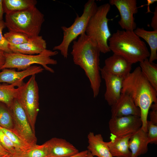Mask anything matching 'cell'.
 <instances>
[{
	"mask_svg": "<svg viewBox=\"0 0 157 157\" xmlns=\"http://www.w3.org/2000/svg\"><path fill=\"white\" fill-rule=\"evenodd\" d=\"M71 54L74 64L84 71L88 78L93 97L99 94L101 81L100 73L101 52L96 42L85 33L73 42Z\"/></svg>",
	"mask_w": 157,
	"mask_h": 157,
	"instance_id": "cell-1",
	"label": "cell"
},
{
	"mask_svg": "<svg viewBox=\"0 0 157 157\" xmlns=\"http://www.w3.org/2000/svg\"><path fill=\"white\" fill-rule=\"evenodd\" d=\"M121 93L129 95L140 108L141 128L147 132L148 115L152 104L157 103V91L145 77L139 66L124 78Z\"/></svg>",
	"mask_w": 157,
	"mask_h": 157,
	"instance_id": "cell-2",
	"label": "cell"
},
{
	"mask_svg": "<svg viewBox=\"0 0 157 157\" xmlns=\"http://www.w3.org/2000/svg\"><path fill=\"white\" fill-rule=\"evenodd\" d=\"M108 41L110 51L122 56L132 64L140 63L149 56L146 44L134 31L117 30Z\"/></svg>",
	"mask_w": 157,
	"mask_h": 157,
	"instance_id": "cell-3",
	"label": "cell"
},
{
	"mask_svg": "<svg viewBox=\"0 0 157 157\" xmlns=\"http://www.w3.org/2000/svg\"><path fill=\"white\" fill-rule=\"evenodd\" d=\"M5 18L9 31L21 32L29 37L39 35L44 21V14L35 6L6 14Z\"/></svg>",
	"mask_w": 157,
	"mask_h": 157,
	"instance_id": "cell-4",
	"label": "cell"
},
{
	"mask_svg": "<svg viewBox=\"0 0 157 157\" xmlns=\"http://www.w3.org/2000/svg\"><path fill=\"white\" fill-rule=\"evenodd\" d=\"M110 9L109 3L98 6L97 10L90 18L87 24L85 34L97 44L101 52L106 53L110 51L108 41L111 36L108 26L110 19L107 15Z\"/></svg>",
	"mask_w": 157,
	"mask_h": 157,
	"instance_id": "cell-5",
	"label": "cell"
},
{
	"mask_svg": "<svg viewBox=\"0 0 157 157\" xmlns=\"http://www.w3.org/2000/svg\"><path fill=\"white\" fill-rule=\"evenodd\" d=\"M98 6L94 0H89L85 4L83 13L81 16L77 14L73 23L69 27H61L63 31V38L61 43L54 46V51H60L65 58L68 56V50L72 42L76 40L77 37L85 33V29L88 21L96 12Z\"/></svg>",
	"mask_w": 157,
	"mask_h": 157,
	"instance_id": "cell-6",
	"label": "cell"
},
{
	"mask_svg": "<svg viewBox=\"0 0 157 157\" xmlns=\"http://www.w3.org/2000/svg\"><path fill=\"white\" fill-rule=\"evenodd\" d=\"M58 53L56 51L47 49L38 54L33 55L5 52V62L0 70L4 68L17 69L19 71L25 69L33 64H38L42 65L46 70L53 73L55 72L54 70L47 65L57 64V61L51 57Z\"/></svg>",
	"mask_w": 157,
	"mask_h": 157,
	"instance_id": "cell-7",
	"label": "cell"
},
{
	"mask_svg": "<svg viewBox=\"0 0 157 157\" xmlns=\"http://www.w3.org/2000/svg\"><path fill=\"white\" fill-rule=\"evenodd\" d=\"M16 98L25 111L29 122L35 132V124L39 110V92L35 75H33L26 83L17 87Z\"/></svg>",
	"mask_w": 157,
	"mask_h": 157,
	"instance_id": "cell-8",
	"label": "cell"
},
{
	"mask_svg": "<svg viewBox=\"0 0 157 157\" xmlns=\"http://www.w3.org/2000/svg\"><path fill=\"white\" fill-rule=\"evenodd\" d=\"M14 124L13 131L27 143L33 147L36 144L37 139L26 115L17 99L15 98L9 107Z\"/></svg>",
	"mask_w": 157,
	"mask_h": 157,
	"instance_id": "cell-9",
	"label": "cell"
},
{
	"mask_svg": "<svg viewBox=\"0 0 157 157\" xmlns=\"http://www.w3.org/2000/svg\"><path fill=\"white\" fill-rule=\"evenodd\" d=\"M109 4L114 6L119 12L120 19L118 23L125 30L134 31L136 28L134 15L138 12L136 0H110Z\"/></svg>",
	"mask_w": 157,
	"mask_h": 157,
	"instance_id": "cell-10",
	"label": "cell"
},
{
	"mask_svg": "<svg viewBox=\"0 0 157 157\" xmlns=\"http://www.w3.org/2000/svg\"><path fill=\"white\" fill-rule=\"evenodd\" d=\"M108 124L111 133L114 136H120L135 133L142 123L140 117L128 115L111 118Z\"/></svg>",
	"mask_w": 157,
	"mask_h": 157,
	"instance_id": "cell-11",
	"label": "cell"
},
{
	"mask_svg": "<svg viewBox=\"0 0 157 157\" xmlns=\"http://www.w3.org/2000/svg\"><path fill=\"white\" fill-rule=\"evenodd\" d=\"M100 73L101 78L104 80L106 85L104 99L111 106L121 95L124 78L112 74L102 68H100Z\"/></svg>",
	"mask_w": 157,
	"mask_h": 157,
	"instance_id": "cell-12",
	"label": "cell"
},
{
	"mask_svg": "<svg viewBox=\"0 0 157 157\" xmlns=\"http://www.w3.org/2000/svg\"><path fill=\"white\" fill-rule=\"evenodd\" d=\"M44 69L41 66L36 65H31L21 71H16L15 69L4 68L0 72V83L14 85L19 87L24 83L23 79L26 77L41 73Z\"/></svg>",
	"mask_w": 157,
	"mask_h": 157,
	"instance_id": "cell-13",
	"label": "cell"
},
{
	"mask_svg": "<svg viewBox=\"0 0 157 157\" xmlns=\"http://www.w3.org/2000/svg\"><path fill=\"white\" fill-rule=\"evenodd\" d=\"M111 118L128 115L140 116V110L129 95L121 94L113 104L111 106Z\"/></svg>",
	"mask_w": 157,
	"mask_h": 157,
	"instance_id": "cell-14",
	"label": "cell"
},
{
	"mask_svg": "<svg viewBox=\"0 0 157 157\" xmlns=\"http://www.w3.org/2000/svg\"><path fill=\"white\" fill-rule=\"evenodd\" d=\"M45 143L48 149L47 157H66L79 152L73 144L63 139L53 138Z\"/></svg>",
	"mask_w": 157,
	"mask_h": 157,
	"instance_id": "cell-15",
	"label": "cell"
},
{
	"mask_svg": "<svg viewBox=\"0 0 157 157\" xmlns=\"http://www.w3.org/2000/svg\"><path fill=\"white\" fill-rule=\"evenodd\" d=\"M104 64L103 69L124 78L131 72L132 65L122 56L114 53L105 60Z\"/></svg>",
	"mask_w": 157,
	"mask_h": 157,
	"instance_id": "cell-16",
	"label": "cell"
},
{
	"mask_svg": "<svg viewBox=\"0 0 157 157\" xmlns=\"http://www.w3.org/2000/svg\"><path fill=\"white\" fill-rule=\"evenodd\" d=\"M8 47L12 53L26 55L38 54L46 49V41L42 36L30 37L28 41L17 45L8 44Z\"/></svg>",
	"mask_w": 157,
	"mask_h": 157,
	"instance_id": "cell-17",
	"label": "cell"
},
{
	"mask_svg": "<svg viewBox=\"0 0 157 157\" xmlns=\"http://www.w3.org/2000/svg\"><path fill=\"white\" fill-rule=\"evenodd\" d=\"M149 143L147 132L140 128L131 136L129 142L131 157H138L146 154L148 151Z\"/></svg>",
	"mask_w": 157,
	"mask_h": 157,
	"instance_id": "cell-18",
	"label": "cell"
},
{
	"mask_svg": "<svg viewBox=\"0 0 157 157\" xmlns=\"http://www.w3.org/2000/svg\"><path fill=\"white\" fill-rule=\"evenodd\" d=\"M133 134L115 136L110 141L106 142L113 157H131L129 142Z\"/></svg>",
	"mask_w": 157,
	"mask_h": 157,
	"instance_id": "cell-19",
	"label": "cell"
},
{
	"mask_svg": "<svg viewBox=\"0 0 157 157\" xmlns=\"http://www.w3.org/2000/svg\"><path fill=\"white\" fill-rule=\"evenodd\" d=\"M87 138L88 143V150L94 156L113 157L101 134L95 135L93 132H90Z\"/></svg>",
	"mask_w": 157,
	"mask_h": 157,
	"instance_id": "cell-20",
	"label": "cell"
},
{
	"mask_svg": "<svg viewBox=\"0 0 157 157\" xmlns=\"http://www.w3.org/2000/svg\"><path fill=\"white\" fill-rule=\"evenodd\" d=\"M140 38L144 40L149 46L150 49L149 60L151 62L157 59V30L147 31L143 28H136L134 31Z\"/></svg>",
	"mask_w": 157,
	"mask_h": 157,
	"instance_id": "cell-21",
	"label": "cell"
},
{
	"mask_svg": "<svg viewBox=\"0 0 157 157\" xmlns=\"http://www.w3.org/2000/svg\"><path fill=\"white\" fill-rule=\"evenodd\" d=\"M36 0H3L4 13H10L20 11L35 6Z\"/></svg>",
	"mask_w": 157,
	"mask_h": 157,
	"instance_id": "cell-22",
	"label": "cell"
},
{
	"mask_svg": "<svg viewBox=\"0 0 157 157\" xmlns=\"http://www.w3.org/2000/svg\"><path fill=\"white\" fill-rule=\"evenodd\" d=\"M140 63V67L145 77L157 91V65L147 58Z\"/></svg>",
	"mask_w": 157,
	"mask_h": 157,
	"instance_id": "cell-23",
	"label": "cell"
},
{
	"mask_svg": "<svg viewBox=\"0 0 157 157\" xmlns=\"http://www.w3.org/2000/svg\"><path fill=\"white\" fill-rule=\"evenodd\" d=\"M14 85L0 83V102L10 107L14 99L17 97L18 88Z\"/></svg>",
	"mask_w": 157,
	"mask_h": 157,
	"instance_id": "cell-24",
	"label": "cell"
},
{
	"mask_svg": "<svg viewBox=\"0 0 157 157\" xmlns=\"http://www.w3.org/2000/svg\"><path fill=\"white\" fill-rule=\"evenodd\" d=\"M0 126L13 131L14 124L10 109L4 104L0 102Z\"/></svg>",
	"mask_w": 157,
	"mask_h": 157,
	"instance_id": "cell-25",
	"label": "cell"
},
{
	"mask_svg": "<svg viewBox=\"0 0 157 157\" xmlns=\"http://www.w3.org/2000/svg\"><path fill=\"white\" fill-rule=\"evenodd\" d=\"M0 128L9 138L17 150L26 151L33 147L26 142L13 131L0 126Z\"/></svg>",
	"mask_w": 157,
	"mask_h": 157,
	"instance_id": "cell-26",
	"label": "cell"
},
{
	"mask_svg": "<svg viewBox=\"0 0 157 157\" xmlns=\"http://www.w3.org/2000/svg\"><path fill=\"white\" fill-rule=\"evenodd\" d=\"M3 36L8 44L12 45H17L26 43L30 38L24 33L13 31L6 33Z\"/></svg>",
	"mask_w": 157,
	"mask_h": 157,
	"instance_id": "cell-27",
	"label": "cell"
},
{
	"mask_svg": "<svg viewBox=\"0 0 157 157\" xmlns=\"http://www.w3.org/2000/svg\"><path fill=\"white\" fill-rule=\"evenodd\" d=\"M25 152L27 157H47V146L45 142L40 145L36 144Z\"/></svg>",
	"mask_w": 157,
	"mask_h": 157,
	"instance_id": "cell-28",
	"label": "cell"
},
{
	"mask_svg": "<svg viewBox=\"0 0 157 157\" xmlns=\"http://www.w3.org/2000/svg\"><path fill=\"white\" fill-rule=\"evenodd\" d=\"M0 143L3 147L10 154L17 150L14 144L8 137L0 128Z\"/></svg>",
	"mask_w": 157,
	"mask_h": 157,
	"instance_id": "cell-29",
	"label": "cell"
},
{
	"mask_svg": "<svg viewBox=\"0 0 157 157\" xmlns=\"http://www.w3.org/2000/svg\"><path fill=\"white\" fill-rule=\"evenodd\" d=\"M147 135L149 143L157 144V125L147 120Z\"/></svg>",
	"mask_w": 157,
	"mask_h": 157,
	"instance_id": "cell-30",
	"label": "cell"
},
{
	"mask_svg": "<svg viewBox=\"0 0 157 157\" xmlns=\"http://www.w3.org/2000/svg\"><path fill=\"white\" fill-rule=\"evenodd\" d=\"M6 27L5 22L0 21V50L5 53H12L8 47V43L2 34L3 30Z\"/></svg>",
	"mask_w": 157,
	"mask_h": 157,
	"instance_id": "cell-31",
	"label": "cell"
},
{
	"mask_svg": "<svg viewBox=\"0 0 157 157\" xmlns=\"http://www.w3.org/2000/svg\"><path fill=\"white\" fill-rule=\"evenodd\" d=\"M150 108L151 110L149 112L150 121L154 124L157 125V103L152 104Z\"/></svg>",
	"mask_w": 157,
	"mask_h": 157,
	"instance_id": "cell-32",
	"label": "cell"
},
{
	"mask_svg": "<svg viewBox=\"0 0 157 157\" xmlns=\"http://www.w3.org/2000/svg\"><path fill=\"white\" fill-rule=\"evenodd\" d=\"M153 14L150 25L154 30H157V6L156 7Z\"/></svg>",
	"mask_w": 157,
	"mask_h": 157,
	"instance_id": "cell-33",
	"label": "cell"
},
{
	"mask_svg": "<svg viewBox=\"0 0 157 157\" xmlns=\"http://www.w3.org/2000/svg\"><path fill=\"white\" fill-rule=\"evenodd\" d=\"M10 157H27L25 151H17L13 154H10Z\"/></svg>",
	"mask_w": 157,
	"mask_h": 157,
	"instance_id": "cell-34",
	"label": "cell"
},
{
	"mask_svg": "<svg viewBox=\"0 0 157 157\" xmlns=\"http://www.w3.org/2000/svg\"><path fill=\"white\" fill-rule=\"evenodd\" d=\"M88 150H86L79 152L74 155L66 157H85L88 154Z\"/></svg>",
	"mask_w": 157,
	"mask_h": 157,
	"instance_id": "cell-35",
	"label": "cell"
},
{
	"mask_svg": "<svg viewBox=\"0 0 157 157\" xmlns=\"http://www.w3.org/2000/svg\"><path fill=\"white\" fill-rule=\"evenodd\" d=\"M5 52L0 50V69L4 65L5 62Z\"/></svg>",
	"mask_w": 157,
	"mask_h": 157,
	"instance_id": "cell-36",
	"label": "cell"
},
{
	"mask_svg": "<svg viewBox=\"0 0 157 157\" xmlns=\"http://www.w3.org/2000/svg\"><path fill=\"white\" fill-rule=\"evenodd\" d=\"M10 154L6 150L0 143V156Z\"/></svg>",
	"mask_w": 157,
	"mask_h": 157,
	"instance_id": "cell-37",
	"label": "cell"
},
{
	"mask_svg": "<svg viewBox=\"0 0 157 157\" xmlns=\"http://www.w3.org/2000/svg\"><path fill=\"white\" fill-rule=\"evenodd\" d=\"M3 2V0H0V21L3 20V15L4 13Z\"/></svg>",
	"mask_w": 157,
	"mask_h": 157,
	"instance_id": "cell-38",
	"label": "cell"
},
{
	"mask_svg": "<svg viewBox=\"0 0 157 157\" xmlns=\"http://www.w3.org/2000/svg\"><path fill=\"white\" fill-rule=\"evenodd\" d=\"M157 0H147V4H146L145 5H147V13H151V11L150 9V7H149V6L150 5L153 4V3H154V2H156V1H157Z\"/></svg>",
	"mask_w": 157,
	"mask_h": 157,
	"instance_id": "cell-39",
	"label": "cell"
},
{
	"mask_svg": "<svg viewBox=\"0 0 157 157\" xmlns=\"http://www.w3.org/2000/svg\"><path fill=\"white\" fill-rule=\"evenodd\" d=\"M85 157H94V156L91 154L90 152L88 150V154Z\"/></svg>",
	"mask_w": 157,
	"mask_h": 157,
	"instance_id": "cell-40",
	"label": "cell"
},
{
	"mask_svg": "<svg viewBox=\"0 0 157 157\" xmlns=\"http://www.w3.org/2000/svg\"><path fill=\"white\" fill-rule=\"evenodd\" d=\"M10 154L6 155L4 156H0V157H10Z\"/></svg>",
	"mask_w": 157,
	"mask_h": 157,
	"instance_id": "cell-41",
	"label": "cell"
},
{
	"mask_svg": "<svg viewBox=\"0 0 157 157\" xmlns=\"http://www.w3.org/2000/svg\"><path fill=\"white\" fill-rule=\"evenodd\" d=\"M1 144V143H0Z\"/></svg>",
	"mask_w": 157,
	"mask_h": 157,
	"instance_id": "cell-42",
	"label": "cell"
}]
</instances>
